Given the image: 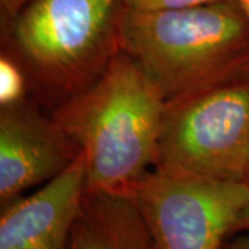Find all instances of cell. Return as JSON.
I'll return each mask as SVG.
<instances>
[{
	"mask_svg": "<svg viewBox=\"0 0 249 249\" xmlns=\"http://www.w3.org/2000/svg\"><path fill=\"white\" fill-rule=\"evenodd\" d=\"M70 249H154V244L130 196L86 193Z\"/></svg>",
	"mask_w": 249,
	"mask_h": 249,
	"instance_id": "ba28073f",
	"label": "cell"
},
{
	"mask_svg": "<svg viewBox=\"0 0 249 249\" xmlns=\"http://www.w3.org/2000/svg\"><path fill=\"white\" fill-rule=\"evenodd\" d=\"M241 231H249V206L241 213L240 217H238V220H237L235 226H234L232 234Z\"/></svg>",
	"mask_w": 249,
	"mask_h": 249,
	"instance_id": "7c38bea8",
	"label": "cell"
},
{
	"mask_svg": "<svg viewBox=\"0 0 249 249\" xmlns=\"http://www.w3.org/2000/svg\"><path fill=\"white\" fill-rule=\"evenodd\" d=\"M118 37L168 103L249 78V21L235 0L166 11L122 7Z\"/></svg>",
	"mask_w": 249,
	"mask_h": 249,
	"instance_id": "7a4b0ae2",
	"label": "cell"
},
{
	"mask_svg": "<svg viewBox=\"0 0 249 249\" xmlns=\"http://www.w3.org/2000/svg\"><path fill=\"white\" fill-rule=\"evenodd\" d=\"M29 0H0L1 10L7 17L13 18L18 14V11L27 4Z\"/></svg>",
	"mask_w": 249,
	"mask_h": 249,
	"instance_id": "8fae6325",
	"label": "cell"
},
{
	"mask_svg": "<svg viewBox=\"0 0 249 249\" xmlns=\"http://www.w3.org/2000/svg\"><path fill=\"white\" fill-rule=\"evenodd\" d=\"M223 249H249V235H242L229 244H224Z\"/></svg>",
	"mask_w": 249,
	"mask_h": 249,
	"instance_id": "4fadbf2b",
	"label": "cell"
},
{
	"mask_svg": "<svg viewBox=\"0 0 249 249\" xmlns=\"http://www.w3.org/2000/svg\"><path fill=\"white\" fill-rule=\"evenodd\" d=\"M235 3L240 6V9L242 10V13L249 21V0H235Z\"/></svg>",
	"mask_w": 249,
	"mask_h": 249,
	"instance_id": "5bb4252c",
	"label": "cell"
},
{
	"mask_svg": "<svg viewBox=\"0 0 249 249\" xmlns=\"http://www.w3.org/2000/svg\"><path fill=\"white\" fill-rule=\"evenodd\" d=\"M116 0H29L11 40L36 76L65 98L89 86L119 52Z\"/></svg>",
	"mask_w": 249,
	"mask_h": 249,
	"instance_id": "3957f363",
	"label": "cell"
},
{
	"mask_svg": "<svg viewBox=\"0 0 249 249\" xmlns=\"http://www.w3.org/2000/svg\"><path fill=\"white\" fill-rule=\"evenodd\" d=\"M129 196L154 249H223L249 206V186L155 165L137 180Z\"/></svg>",
	"mask_w": 249,
	"mask_h": 249,
	"instance_id": "5b68a950",
	"label": "cell"
},
{
	"mask_svg": "<svg viewBox=\"0 0 249 249\" xmlns=\"http://www.w3.org/2000/svg\"><path fill=\"white\" fill-rule=\"evenodd\" d=\"M244 181H245V183L249 186V162H248V168H247V173H245V178H244Z\"/></svg>",
	"mask_w": 249,
	"mask_h": 249,
	"instance_id": "9a60e30c",
	"label": "cell"
},
{
	"mask_svg": "<svg viewBox=\"0 0 249 249\" xmlns=\"http://www.w3.org/2000/svg\"><path fill=\"white\" fill-rule=\"evenodd\" d=\"M168 101L122 50L94 82L67 97L52 115L85 155L88 193L130 194L158 160Z\"/></svg>",
	"mask_w": 249,
	"mask_h": 249,
	"instance_id": "6da1fadb",
	"label": "cell"
},
{
	"mask_svg": "<svg viewBox=\"0 0 249 249\" xmlns=\"http://www.w3.org/2000/svg\"><path fill=\"white\" fill-rule=\"evenodd\" d=\"M223 0H122L124 9L136 11H166L196 7Z\"/></svg>",
	"mask_w": 249,
	"mask_h": 249,
	"instance_id": "30bf717a",
	"label": "cell"
},
{
	"mask_svg": "<svg viewBox=\"0 0 249 249\" xmlns=\"http://www.w3.org/2000/svg\"><path fill=\"white\" fill-rule=\"evenodd\" d=\"M80 148L53 118L27 103L1 107L0 112V201L10 204L37 184L67 169Z\"/></svg>",
	"mask_w": 249,
	"mask_h": 249,
	"instance_id": "8992f818",
	"label": "cell"
},
{
	"mask_svg": "<svg viewBox=\"0 0 249 249\" xmlns=\"http://www.w3.org/2000/svg\"><path fill=\"white\" fill-rule=\"evenodd\" d=\"M88 193L80 152L67 169L36 193L3 205L0 249H70V237Z\"/></svg>",
	"mask_w": 249,
	"mask_h": 249,
	"instance_id": "52a82bcc",
	"label": "cell"
},
{
	"mask_svg": "<svg viewBox=\"0 0 249 249\" xmlns=\"http://www.w3.org/2000/svg\"><path fill=\"white\" fill-rule=\"evenodd\" d=\"M249 162V78L168 103L157 165L244 181Z\"/></svg>",
	"mask_w": 249,
	"mask_h": 249,
	"instance_id": "277c9868",
	"label": "cell"
},
{
	"mask_svg": "<svg viewBox=\"0 0 249 249\" xmlns=\"http://www.w3.org/2000/svg\"><path fill=\"white\" fill-rule=\"evenodd\" d=\"M25 79L18 65L11 58L1 55L0 60V104L7 107L24 100Z\"/></svg>",
	"mask_w": 249,
	"mask_h": 249,
	"instance_id": "9c48e42d",
	"label": "cell"
}]
</instances>
